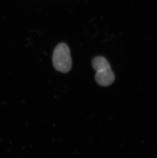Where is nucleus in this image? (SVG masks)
I'll list each match as a JSON object with an SVG mask.
<instances>
[{"label":"nucleus","mask_w":157,"mask_h":158,"mask_svg":"<svg viewBox=\"0 0 157 158\" xmlns=\"http://www.w3.org/2000/svg\"><path fill=\"white\" fill-rule=\"evenodd\" d=\"M92 67L96 71L95 79L101 86L111 85L115 80V75L111 70L110 64L105 57H95L92 60Z\"/></svg>","instance_id":"1"},{"label":"nucleus","mask_w":157,"mask_h":158,"mask_svg":"<svg viewBox=\"0 0 157 158\" xmlns=\"http://www.w3.org/2000/svg\"><path fill=\"white\" fill-rule=\"evenodd\" d=\"M52 61L57 71L64 73L70 71L72 67V60L68 45L63 43L57 45L54 51Z\"/></svg>","instance_id":"2"}]
</instances>
